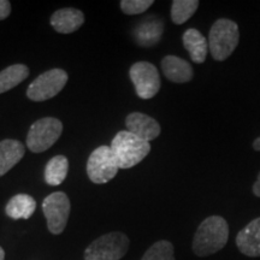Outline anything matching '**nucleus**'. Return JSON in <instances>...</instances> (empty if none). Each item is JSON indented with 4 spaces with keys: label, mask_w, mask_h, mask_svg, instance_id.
Segmentation results:
<instances>
[{
    "label": "nucleus",
    "mask_w": 260,
    "mask_h": 260,
    "mask_svg": "<svg viewBox=\"0 0 260 260\" xmlns=\"http://www.w3.org/2000/svg\"><path fill=\"white\" fill-rule=\"evenodd\" d=\"M11 14V3L9 0H0V21L6 19Z\"/></svg>",
    "instance_id": "nucleus-23"
},
{
    "label": "nucleus",
    "mask_w": 260,
    "mask_h": 260,
    "mask_svg": "<svg viewBox=\"0 0 260 260\" xmlns=\"http://www.w3.org/2000/svg\"><path fill=\"white\" fill-rule=\"evenodd\" d=\"M200 3L198 0H174L171 5V19L175 24H183L191 18Z\"/></svg>",
    "instance_id": "nucleus-20"
},
{
    "label": "nucleus",
    "mask_w": 260,
    "mask_h": 260,
    "mask_svg": "<svg viewBox=\"0 0 260 260\" xmlns=\"http://www.w3.org/2000/svg\"><path fill=\"white\" fill-rule=\"evenodd\" d=\"M63 133V124L53 117H45L34 122L27 135V147L32 153L47 151L57 142Z\"/></svg>",
    "instance_id": "nucleus-5"
},
{
    "label": "nucleus",
    "mask_w": 260,
    "mask_h": 260,
    "mask_svg": "<svg viewBox=\"0 0 260 260\" xmlns=\"http://www.w3.org/2000/svg\"><path fill=\"white\" fill-rule=\"evenodd\" d=\"M71 205L64 191H54L42 201V212L47 219V228L53 235H59L65 230L69 220Z\"/></svg>",
    "instance_id": "nucleus-7"
},
{
    "label": "nucleus",
    "mask_w": 260,
    "mask_h": 260,
    "mask_svg": "<svg viewBox=\"0 0 260 260\" xmlns=\"http://www.w3.org/2000/svg\"><path fill=\"white\" fill-rule=\"evenodd\" d=\"M153 4V0H122L121 10L125 15H140Z\"/></svg>",
    "instance_id": "nucleus-22"
},
{
    "label": "nucleus",
    "mask_w": 260,
    "mask_h": 260,
    "mask_svg": "<svg viewBox=\"0 0 260 260\" xmlns=\"http://www.w3.org/2000/svg\"><path fill=\"white\" fill-rule=\"evenodd\" d=\"M119 168L109 146H100L90 153L87 161V175L93 183L105 184L116 176Z\"/></svg>",
    "instance_id": "nucleus-8"
},
{
    "label": "nucleus",
    "mask_w": 260,
    "mask_h": 260,
    "mask_svg": "<svg viewBox=\"0 0 260 260\" xmlns=\"http://www.w3.org/2000/svg\"><path fill=\"white\" fill-rule=\"evenodd\" d=\"M0 260H5V252L2 247H0Z\"/></svg>",
    "instance_id": "nucleus-26"
},
{
    "label": "nucleus",
    "mask_w": 260,
    "mask_h": 260,
    "mask_svg": "<svg viewBox=\"0 0 260 260\" xmlns=\"http://www.w3.org/2000/svg\"><path fill=\"white\" fill-rule=\"evenodd\" d=\"M141 260H176L174 255V245L167 240L155 242L146 251Z\"/></svg>",
    "instance_id": "nucleus-21"
},
{
    "label": "nucleus",
    "mask_w": 260,
    "mask_h": 260,
    "mask_svg": "<svg viewBox=\"0 0 260 260\" xmlns=\"http://www.w3.org/2000/svg\"><path fill=\"white\" fill-rule=\"evenodd\" d=\"M125 125L128 132L138 136L144 141H152L160 135V124L151 116L141 112H133L125 118Z\"/></svg>",
    "instance_id": "nucleus-10"
},
{
    "label": "nucleus",
    "mask_w": 260,
    "mask_h": 260,
    "mask_svg": "<svg viewBox=\"0 0 260 260\" xmlns=\"http://www.w3.org/2000/svg\"><path fill=\"white\" fill-rule=\"evenodd\" d=\"M113 157L119 169H130L141 162L151 152V144L128 132L122 130L112 139Z\"/></svg>",
    "instance_id": "nucleus-2"
},
{
    "label": "nucleus",
    "mask_w": 260,
    "mask_h": 260,
    "mask_svg": "<svg viewBox=\"0 0 260 260\" xmlns=\"http://www.w3.org/2000/svg\"><path fill=\"white\" fill-rule=\"evenodd\" d=\"M229 240V225L220 216L204 219L193 239V252L198 256H209L219 252Z\"/></svg>",
    "instance_id": "nucleus-1"
},
{
    "label": "nucleus",
    "mask_w": 260,
    "mask_h": 260,
    "mask_svg": "<svg viewBox=\"0 0 260 260\" xmlns=\"http://www.w3.org/2000/svg\"><path fill=\"white\" fill-rule=\"evenodd\" d=\"M37 210V201L28 194H17L6 204L5 212L10 218L29 219Z\"/></svg>",
    "instance_id": "nucleus-17"
},
{
    "label": "nucleus",
    "mask_w": 260,
    "mask_h": 260,
    "mask_svg": "<svg viewBox=\"0 0 260 260\" xmlns=\"http://www.w3.org/2000/svg\"><path fill=\"white\" fill-rule=\"evenodd\" d=\"M24 153V145L18 140L6 139L0 141V176H4L18 164Z\"/></svg>",
    "instance_id": "nucleus-15"
},
{
    "label": "nucleus",
    "mask_w": 260,
    "mask_h": 260,
    "mask_svg": "<svg viewBox=\"0 0 260 260\" xmlns=\"http://www.w3.org/2000/svg\"><path fill=\"white\" fill-rule=\"evenodd\" d=\"M164 76L174 83H187L193 79V68L187 60L177 56H167L161 60Z\"/></svg>",
    "instance_id": "nucleus-14"
},
{
    "label": "nucleus",
    "mask_w": 260,
    "mask_h": 260,
    "mask_svg": "<svg viewBox=\"0 0 260 260\" xmlns=\"http://www.w3.org/2000/svg\"><path fill=\"white\" fill-rule=\"evenodd\" d=\"M182 41L194 63L203 64L206 60L207 53H209V41L198 29H187L182 37Z\"/></svg>",
    "instance_id": "nucleus-16"
},
{
    "label": "nucleus",
    "mask_w": 260,
    "mask_h": 260,
    "mask_svg": "<svg viewBox=\"0 0 260 260\" xmlns=\"http://www.w3.org/2000/svg\"><path fill=\"white\" fill-rule=\"evenodd\" d=\"M29 76V68L24 64L10 65L0 71V94L15 88Z\"/></svg>",
    "instance_id": "nucleus-19"
},
{
    "label": "nucleus",
    "mask_w": 260,
    "mask_h": 260,
    "mask_svg": "<svg viewBox=\"0 0 260 260\" xmlns=\"http://www.w3.org/2000/svg\"><path fill=\"white\" fill-rule=\"evenodd\" d=\"M84 23V15L77 9H60L51 16V25L60 34H71Z\"/></svg>",
    "instance_id": "nucleus-13"
},
{
    "label": "nucleus",
    "mask_w": 260,
    "mask_h": 260,
    "mask_svg": "<svg viewBox=\"0 0 260 260\" xmlns=\"http://www.w3.org/2000/svg\"><path fill=\"white\" fill-rule=\"evenodd\" d=\"M129 76L134 83L136 94L141 99H152L160 90V76L158 69L152 63L138 61L130 68Z\"/></svg>",
    "instance_id": "nucleus-9"
},
{
    "label": "nucleus",
    "mask_w": 260,
    "mask_h": 260,
    "mask_svg": "<svg viewBox=\"0 0 260 260\" xmlns=\"http://www.w3.org/2000/svg\"><path fill=\"white\" fill-rule=\"evenodd\" d=\"M69 160L64 155H56L45 167V182L48 186H59L67 178Z\"/></svg>",
    "instance_id": "nucleus-18"
},
{
    "label": "nucleus",
    "mask_w": 260,
    "mask_h": 260,
    "mask_svg": "<svg viewBox=\"0 0 260 260\" xmlns=\"http://www.w3.org/2000/svg\"><path fill=\"white\" fill-rule=\"evenodd\" d=\"M67 71L61 69H51L42 73L27 89V96L31 102H46L58 95L68 82Z\"/></svg>",
    "instance_id": "nucleus-6"
},
{
    "label": "nucleus",
    "mask_w": 260,
    "mask_h": 260,
    "mask_svg": "<svg viewBox=\"0 0 260 260\" xmlns=\"http://www.w3.org/2000/svg\"><path fill=\"white\" fill-rule=\"evenodd\" d=\"M164 31V22L157 16L145 18L135 28L134 35L136 42L141 47H152L160 41Z\"/></svg>",
    "instance_id": "nucleus-12"
},
{
    "label": "nucleus",
    "mask_w": 260,
    "mask_h": 260,
    "mask_svg": "<svg viewBox=\"0 0 260 260\" xmlns=\"http://www.w3.org/2000/svg\"><path fill=\"white\" fill-rule=\"evenodd\" d=\"M236 246L242 254L251 258L260 256V217L240 230L236 236Z\"/></svg>",
    "instance_id": "nucleus-11"
},
{
    "label": "nucleus",
    "mask_w": 260,
    "mask_h": 260,
    "mask_svg": "<svg viewBox=\"0 0 260 260\" xmlns=\"http://www.w3.org/2000/svg\"><path fill=\"white\" fill-rule=\"evenodd\" d=\"M130 246L125 234L113 232L98 237L84 251V260H121Z\"/></svg>",
    "instance_id": "nucleus-4"
},
{
    "label": "nucleus",
    "mask_w": 260,
    "mask_h": 260,
    "mask_svg": "<svg viewBox=\"0 0 260 260\" xmlns=\"http://www.w3.org/2000/svg\"><path fill=\"white\" fill-rule=\"evenodd\" d=\"M253 149H254V151H260V138H258V139H255L254 141H253Z\"/></svg>",
    "instance_id": "nucleus-25"
},
{
    "label": "nucleus",
    "mask_w": 260,
    "mask_h": 260,
    "mask_svg": "<svg viewBox=\"0 0 260 260\" xmlns=\"http://www.w3.org/2000/svg\"><path fill=\"white\" fill-rule=\"evenodd\" d=\"M240 41V29L236 22L219 18L212 24L209 34V50L214 60L223 61L235 51Z\"/></svg>",
    "instance_id": "nucleus-3"
},
{
    "label": "nucleus",
    "mask_w": 260,
    "mask_h": 260,
    "mask_svg": "<svg viewBox=\"0 0 260 260\" xmlns=\"http://www.w3.org/2000/svg\"><path fill=\"white\" fill-rule=\"evenodd\" d=\"M252 190H253V194H254L255 197L260 198V172L258 174V178H256L255 183L253 184Z\"/></svg>",
    "instance_id": "nucleus-24"
}]
</instances>
